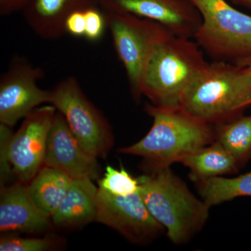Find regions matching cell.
<instances>
[{"label":"cell","mask_w":251,"mask_h":251,"mask_svg":"<svg viewBox=\"0 0 251 251\" xmlns=\"http://www.w3.org/2000/svg\"><path fill=\"white\" fill-rule=\"evenodd\" d=\"M150 168L138 177L144 202L171 242L184 244L202 228L210 206L198 199L170 166Z\"/></svg>","instance_id":"6da1fadb"},{"label":"cell","mask_w":251,"mask_h":251,"mask_svg":"<svg viewBox=\"0 0 251 251\" xmlns=\"http://www.w3.org/2000/svg\"><path fill=\"white\" fill-rule=\"evenodd\" d=\"M251 105V78L245 68L214 60L191 82L180 108L210 125L232 120Z\"/></svg>","instance_id":"7a4b0ae2"},{"label":"cell","mask_w":251,"mask_h":251,"mask_svg":"<svg viewBox=\"0 0 251 251\" xmlns=\"http://www.w3.org/2000/svg\"><path fill=\"white\" fill-rule=\"evenodd\" d=\"M146 111L153 119L151 129L143 139L119 152L143 157L149 166H170L214 141L210 125L181 108L151 104L147 105Z\"/></svg>","instance_id":"3957f363"},{"label":"cell","mask_w":251,"mask_h":251,"mask_svg":"<svg viewBox=\"0 0 251 251\" xmlns=\"http://www.w3.org/2000/svg\"><path fill=\"white\" fill-rule=\"evenodd\" d=\"M206 64L204 52L196 41L168 34L150 55L142 96L156 106L180 108L185 92Z\"/></svg>","instance_id":"277c9868"},{"label":"cell","mask_w":251,"mask_h":251,"mask_svg":"<svg viewBox=\"0 0 251 251\" xmlns=\"http://www.w3.org/2000/svg\"><path fill=\"white\" fill-rule=\"evenodd\" d=\"M202 18L193 39L214 61L241 66L251 57V16L227 0H189Z\"/></svg>","instance_id":"5b68a950"},{"label":"cell","mask_w":251,"mask_h":251,"mask_svg":"<svg viewBox=\"0 0 251 251\" xmlns=\"http://www.w3.org/2000/svg\"><path fill=\"white\" fill-rule=\"evenodd\" d=\"M103 12L130 91L138 100L142 97L144 73L150 55L155 46L171 33L154 21L123 13Z\"/></svg>","instance_id":"8992f818"},{"label":"cell","mask_w":251,"mask_h":251,"mask_svg":"<svg viewBox=\"0 0 251 251\" xmlns=\"http://www.w3.org/2000/svg\"><path fill=\"white\" fill-rule=\"evenodd\" d=\"M50 92L49 104L64 116L82 147L97 158H106L114 143L111 128L84 93L78 80L74 76L65 77Z\"/></svg>","instance_id":"52a82bcc"},{"label":"cell","mask_w":251,"mask_h":251,"mask_svg":"<svg viewBox=\"0 0 251 251\" xmlns=\"http://www.w3.org/2000/svg\"><path fill=\"white\" fill-rule=\"evenodd\" d=\"M44 71L25 59L15 57L0 77V122L13 127L42 104L50 103V90L38 86Z\"/></svg>","instance_id":"ba28073f"},{"label":"cell","mask_w":251,"mask_h":251,"mask_svg":"<svg viewBox=\"0 0 251 251\" xmlns=\"http://www.w3.org/2000/svg\"><path fill=\"white\" fill-rule=\"evenodd\" d=\"M96 221L137 244L153 240L165 229L148 210L140 191L122 196L99 188Z\"/></svg>","instance_id":"9c48e42d"},{"label":"cell","mask_w":251,"mask_h":251,"mask_svg":"<svg viewBox=\"0 0 251 251\" xmlns=\"http://www.w3.org/2000/svg\"><path fill=\"white\" fill-rule=\"evenodd\" d=\"M56 112L51 104L38 107L13 133L10 161L18 181L29 183L44 166L48 138Z\"/></svg>","instance_id":"30bf717a"},{"label":"cell","mask_w":251,"mask_h":251,"mask_svg":"<svg viewBox=\"0 0 251 251\" xmlns=\"http://www.w3.org/2000/svg\"><path fill=\"white\" fill-rule=\"evenodd\" d=\"M104 11L154 21L173 35L193 39L202 18L189 0H99Z\"/></svg>","instance_id":"8fae6325"},{"label":"cell","mask_w":251,"mask_h":251,"mask_svg":"<svg viewBox=\"0 0 251 251\" xmlns=\"http://www.w3.org/2000/svg\"><path fill=\"white\" fill-rule=\"evenodd\" d=\"M44 166L64 172L72 179L97 180L100 176L97 157L82 147L57 110L48 138Z\"/></svg>","instance_id":"7c38bea8"},{"label":"cell","mask_w":251,"mask_h":251,"mask_svg":"<svg viewBox=\"0 0 251 251\" xmlns=\"http://www.w3.org/2000/svg\"><path fill=\"white\" fill-rule=\"evenodd\" d=\"M50 216L36 205L28 183L18 181L1 188L0 231L4 234H36L48 230Z\"/></svg>","instance_id":"4fadbf2b"},{"label":"cell","mask_w":251,"mask_h":251,"mask_svg":"<svg viewBox=\"0 0 251 251\" xmlns=\"http://www.w3.org/2000/svg\"><path fill=\"white\" fill-rule=\"evenodd\" d=\"M99 0H31L23 10L31 30L46 40H56L67 34L65 23L71 14L97 6Z\"/></svg>","instance_id":"5bb4252c"},{"label":"cell","mask_w":251,"mask_h":251,"mask_svg":"<svg viewBox=\"0 0 251 251\" xmlns=\"http://www.w3.org/2000/svg\"><path fill=\"white\" fill-rule=\"evenodd\" d=\"M90 178L73 179L65 197L52 216V224L62 228H76L96 221L99 188Z\"/></svg>","instance_id":"9a60e30c"},{"label":"cell","mask_w":251,"mask_h":251,"mask_svg":"<svg viewBox=\"0 0 251 251\" xmlns=\"http://www.w3.org/2000/svg\"><path fill=\"white\" fill-rule=\"evenodd\" d=\"M189 168L193 181L231 174L237 171L240 163L217 141L200 149L181 160Z\"/></svg>","instance_id":"2e32d148"},{"label":"cell","mask_w":251,"mask_h":251,"mask_svg":"<svg viewBox=\"0 0 251 251\" xmlns=\"http://www.w3.org/2000/svg\"><path fill=\"white\" fill-rule=\"evenodd\" d=\"M72 179L64 172L44 166L28 183V190L36 205L52 217L69 191Z\"/></svg>","instance_id":"e0dca14e"},{"label":"cell","mask_w":251,"mask_h":251,"mask_svg":"<svg viewBox=\"0 0 251 251\" xmlns=\"http://www.w3.org/2000/svg\"><path fill=\"white\" fill-rule=\"evenodd\" d=\"M197 183L198 192L210 206L240 196H251V172L238 177L216 176Z\"/></svg>","instance_id":"ac0fdd59"},{"label":"cell","mask_w":251,"mask_h":251,"mask_svg":"<svg viewBox=\"0 0 251 251\" xmlns=\"http://www.w3.org/2000/svg\"><path fill=\"white\" fill-rule=\"evenodd\" d=\"M214 140L239 161L251 156V116L235 117L217 125Z\"/></svg>","instance_id":"d6986e66"},{"label":"cell","mask_w":251,"mask_h":251,"mask_svg":"<svg viewBox=\"0 0 251 251\" xmlns=\"http://www.w3.org/2000/svg\"><path fill=\"white\" fill-rule=\"evenodd\" d=\"M99 188L116 196H126L140 191L138 178H133L125 169L117 170L107 166L101 179L98 180Z\"/></svg>","instance_id":"ffe728a7"},{"label":"cell","mask_w":251,"mask_h":251,"mask_svg":"<svg viewBox=\"0 0 251 251\" xmlns=\"http://www.w3.org/2000/svg\"><path fill=\"white\" fill-rule=\"evenodd\" d=\"M57 239L52 237L22 238L4 234L0 239L1 251H47L58 247Z\"/></svg>","instance_id":"44dd1931"},{"label":"cell","mask_w":251,"mask_h":251,"mask_svg":"<svg viewBox=\"0 0 251 251\" xmlns=\"http://www.w3.org/2000/svg\"><path fill=\"white\" fill-rule=\"evenodd\" d=\"M11 127L0 125V184L4 187L8 181L14 176L12 166L10 161L9 144L13 135Z\"/></svg>","instance_id":"7402d4cb"},{"label":"cell","mask_w":251,"mask_h":251,"mask_svg":"<svg viewBox=\"0 0 251 251\" xmlns=\"http://www.w3.org/2000/svg\"><path fill=\"white\" fill-rule=\"evenodd\" d=\"M85 15L86 26L84 37L92 42L100 40L107 28L104 12L99 11L97 6H92L85 10Z\"/></svg>","instance_id":"603a6c76"},{"label":"cell","mask_w":251,"mask_h":251,"mask_svg":"<svg viewBox=\"0 0 251 251\" xmlns=\"http://www.w3.org/2000/svg\"><path fill=\"white\" fill-rule=\"evenodd\" d=\"M85 10L74 11L67 18L65 23L66 32L75 37L85 36L86 26Z\"/></svg>","instance_id":"cb8c5ba5"},{"label":"cell","mask_w":251,"mask_h":251,"mask_svg":"<svg viewBox=\"0 0 251 251\" xmlns=\"http://www.w3.org/2000/svg\"><path fill=\"white\" fill-rule=\"evenodd\" d=\"M31 0H0V14L7 16L24 10Z\"/></svg>","instance_id":"d4e9b609"},{"label":"cell","mask_w":251,"mask_h":251,"mask_svg":"<svg viewBox=\"0 0 251 251\" xmlns=\"http://www.w3.org/2000/svg\"><path fill=\"white\" fill-rule=\"evenodd\" d=\"M235 4L241 5L251 10V0H232Z\"/></svg>","instance_id":"484cf974"},{"label":"cell","mask_w":251,"mask_h":251,"mask_svg":"<svg viewBox=\"0 0 251 251\" xmlns=\"http://www.w3.org/2000/svg\"><path fill=\"white\" fill-rule=\"evenodd\" d=\"M241 66L245 68L248 74H249V76H250L251 78V57L248 59L247 60H246Z\"/></svg>","instance_id":"4316f807"}]
</instances>
